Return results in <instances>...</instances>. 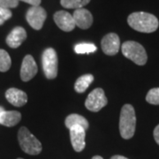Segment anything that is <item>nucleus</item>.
I'll list each match as a JSON object with an SVG mask.
<instances>
[{
  "mask_svg": "<svg viewBox=\"0 0 159 159\" xmlns=\"http://www.w3.org/2000/svg\"><path fill=\"white\" fill-rule=\"evenodd\" d=\"M97 46L93 43H78L74 46V51L77 54H87L97 51Z\"/></svg>",
  "mask_w": 159,
  "mask_h": 159,
  "instance_id": "aec40b11",
  "label": "nucleus"
},
{
  "mask_svg": "<svg viewBox=\"0 0 159 159\" xmlns=\"http://www.w3.org/2000/svg\"><path fill=\"white\" fill-rule=\"evenodd\" d=\"M131 28L142 33H152L158 29L159 21L155 15L145 11H135L127 18Z\"/></svg>",
  "mask_w": 159,
  "mask_h": 159,
  "instance_id": "f257e3e1",
  "label": "nucleus"
},
{
  "mask_svg": "<svg viewBox=\"0 0 159 159\" xmlns=\"http://www.w3.org/2000/svg\"><path fill=\"white\" fill-rule=\"evenodd\" d=\"M43 69L47 79H55L57 75V55L52 48H47L42 56Z\"/></svg>",
  "mask_w": 159,
  "mask_h": 159,
  "instance_id": "39448f33",
  "label": "nucleus"
},
{
  "mask_svg": "<svg viewBox=\"0 0 159 159\" xmlns=\"http://www.w3.org/2000/svg\"><path fill=\"white\" fill-rule=\"evenodd\" d=\"M121 51L126 58L132 60L138 66H144L148 56L144 47L134 41H126L121 45Z\"/></svg>",
  "mask_w": 159,
  "mask_h": 159,
  "instance_id": "7ed1b4c3",
  "label": "nucleus"
},
{
  "mask_svg": "<svg viewBox=\"0 0 159 159\" xmlns=\"http://www.w3.org/2000/svg\"><path fill=\"white\" fill-rule=\"evenodd\" d=\"M18 140L20 146L25 153L35 156L41 153L42 151V144L39 142V140L36 139L33 134H31L29 130L22 126L20 128L18 133Z\"/></svg>",
  "mask_w": 159,
  "mask_h": 159,
  "instance_id": "20e7f679",
  "label": "nucleus"
},
{
  "mask_svg": "<svg viewBox=\"0 0 159 159\" xmlns=\"http://www.w3.org/2000/svg\"><path fill=\"white\" fill-rule=\"evenodd\" d=\"M27 38V32L22 27H16L11 30L6 37V43L10 48L16 49L22 44Z\"/></svg>",
  "mask_w": 159,
  "mask_h": 159,
  "instance_id": "ddd939ff",
  "label": "nucleus"
},
{
  "mask_svg": "<svg viewBox=\"0 0 159 159\" xmlns=\"http://www.w3.org/2000/svg\"><path fill=\"white\" fill-rule=\"evenodd\" d=\"M136 127V116L133 105L125 104L120 112L119 118V132L122 138L125 140L134 136Z\"/></svg>",
  "mask_w": 159,
  "mask_h": 159,
  "instance_id": "f03ea898",
  "label": "nucleus"
},
{
  "mask_svg": "<svg viewBox=\"0 0 159 159\" xmlns=\"http://www.w3.org/2000/svg\"><path fill=\"white\" fill-rule=\"evenodd\" d=\"M66 126L71 129L74 126H81L85 130L89 128V122L88 120L81 115L79 114H70L66 119Z\"/></svg>",
  "mask_w": 159,
  "mask_h": 159,
  "instance_id": "dca6fc26",
  "label": "nucleus"
},
{
  "mask_svg": "<svg viewBox=\"0 0 159 159\" xmlns=\"http://www.w3.org/2000/svg\"><path fill=\"white\" fill-rule=\"evenodd\" d=\"M47 13L42 6H31L26 13V20L31 28L35 30L42 29L45 21Z\"/></svg>",
  "mask_w": 159,
  "mask_h": 159,
  "instance_id": "0eeeda50",
  "label": "nucleus"
},
{
  "mask_svg": "<svg viewBox=\"0 0 159 159\" xmlns=\"http://www.w3.org/2000/svg\"><path fill=\"white\" fill-rule=\"evenodd\" d=\"M94 81V76L92 74H84L79 77L74 84V89L78 93H83Z\"/></svg>",
  "mask_w": 159,
  "mask_h": 159,
  "instance_id": "f3484780",
  "label": "nucleus"
},
{
  "mask_svg": "<svg viewBox=\"0 0 159 159\" xmlns=\"http://www.w3.org/2000/svg\"><path fill=\"white\" fill-rule=\"evenodd\" d=\"M21 119V114L16 111H4L0 115V124L7 127L16 125Z\"/></svg>",
  "mask_w": 159,
  "mask_h": 159,
  "instance_id": "2eb2a0df",
  "label": "nucleus"
},
{
  "mask_svg": "<svg viewBox=\"0 0 159 159\" xmlns=\"http://www.w3.org/2000/svg\"><path fill=\"white\" fill-rule=\"evenodd\" d=\"M108 103V99L105 97L104 91L98 88L91 91L85 102L86 108L93 112H97Z\"/></svg>",
  "mask_w": 159,
  "mask_h": 159,
  "instance_id": "423d86ee",
  "label": "nucleus"
},
{
  "mask_svg": "<svg viewBox=\"0 0 159 159\" xmlns=\"http://www.w3.org/2000/svg\"><path fill=\"white\" fill-rule=\"evenodd\" d=\"M6 98L11 104L16 107H21L28 102V96L24 91L15 88H11L6 92Z\"/></svg>",
  "mask_w": 159,
  "mask_h": 159,
  "instance_id": "4468645a",
  "label": "nucleus"
},
{
  "mask_svg": "<svg viewBox=\"0 0 159 159\" xmlns=\"http://www.w3.org/2000/svg\"><path fill=\"white\" fill-rule=\"evenodd\" d=\"M146 101L154 105H159V88H154L148 91Z\"/></svg>",
  "mask_w": 159,
  "mask_h": 159,
  "instance_id": "412c9836",
  "label": "nucleus"
},
{
  "mask_svg": "<svg viewBox=\"0 0 159 159\" xmlns=\"http://www.w3.org/2000/svg\"><path fill=\"white\" fill-rule=\"evenodd\" d=\"M18 159H23V158H18Z\"/></svg>",
  "mask_w": 159,
  "mask_h": 159,
  "instance_id": "c85d7f7f",
  "label": "nucleus"
},
{
  "mask_svg": "<svg viewBox=\"0 0 159 159\" xmlns=\"http://www.w3.org/2000/svg\"><path fill=\"white\" fill-rule=\"evenodd\" d=\"M37 65L34 61V57L31 55H27L23 58L21 67H20V78L23 81H29L32 80L37 74Z\"/></svg>",
  "mask_w": 159,
  "mask_h": 159,
  "instance_id": "1a4fd4ad",
  "label": "nucleus"
},
{
  "mask_svg": "<svg viewBox=\"0 0 159 159\" xmlns=\"http://www.w3.org/2000/svg\"><path fill=\"white\" fill-rule=\"evenodd\" d=\"M4 111H5V109L3 108V107H0V115H1V113H2Z\"/></svg>",
  "mask_w": 159,
  "mask_h": 159,
  "instance_id": "cd10ccee",
  "label": "nucleus"
},
{
  "mask_svg": "<svg viewBox=\"0 0 159 159\" xmlns=\"http://www.w3.org/2000/svg\"><path fill=\"white\" fill-rule=\"evenodd\" d=\"M111 159H128L126 158L125 157H123V156H119V155H116V156H113Z\"/></svg>",
  "mask_w": 159,
  "mask_h": 159,
  "instance_id": "a878e982",
  "label": "nucleus"
},
{
  "mask_svg": "<svg viewBox=\"0 0 159 159\" xmlns=\"http://www.w3.org/2000/svg\"><path fill=\"white\" fill-rule=\"evenodd\" d=\"M19 1H22V2H25L27 4H29L32 6H40L42 0H19Z\"/></svg>",
  "mask_w": 159,
  "mask_h": 159,
  "instance_id": "b1692460",
  "label": "nucleus"
},
{
  "mask_svg": "<svg viewBox=\"0 0 159 159\" xmlns=\"http://www.w3.org/2000/svg\"><path fill=\"white\" fill-rule=\"evenodd\" d=\"M73 17L75 26L81 29H88L90 28L93 23V16L91 12L84 8L76 9L73 14Z\"/></svg>",
  "mask_w": 159,
  "mask_h": 159,
  "instance_id": "f8f14e48",
  "label": "nucleus"
},
{
  "mask_svg": "<svg viewBox=\"0 0 159 159\" xmlns=\"http://www.w3.org/2000/svg\"><path fill=\"white\" fill-rule=\"evenodd\" d=\"M102 51L108 56H114L119 51L120 48V40L119 35L115 33L107 34L101 42Z\"/></svg>",
  "mask_w": 159,
  "mask_h": 159,
  "instance_id": "6e6552de",
  "label": "nucleus"
},
{
  "mask_svg": "<svg viewBox=\"0 0 159 159\" xmlns=\"http://www.w3.org/2000/svg\"><path fill=\"white\" fill-rule=\"evenodd\" d=\"M11 16H12V13L10 9L0 7V26L3 25L9 19H11Z\"/></svg>",
  "mask_w": 159,
  "mask_h": 159,
  "instance_id": "4be33fe9",
  "label": "nucleus"
},
{
  "mask_svg": "<svg viewBox=\"0 0 159 159\" xmlns=\"http://www.w3.org/2000/svg\"><path fill=\"white\" fill-rule=\"evenodd\" d=\"M92 159H103L102 157H100V156H95V157H93Z\"/></svg>",
  "mask_w": 159,
  "mask_h": 159,
  "instance_id": "bb28decb",
  "label": "nucleus"
},
{
  "mask_svg": "<svg viewBox=\"0 0 159 159\" xmlns=\"http://www.w3.org/2000/svg\"><path fill=\"white\" fill-rule=\"evenodd\" d=\"M154 138H155V141L157 142V143L159 145V125L156 126V128L154 129Z\"/></svg>",
  "mask_w": 159,
  "mask_h": 159,
  "instance_id": "393cba45",
  "label": "nucleus"
},
{
  "mask_svg": "<svg viewBox=\"0 0 159 159\" xmlns=\"http://www.w3.org/2000/svg\"><path fill=\"white\" fill-rule=\"evenodd\" d=\"M90 0H60V4L63 7L67 9H80L88 5Z\"/></svg>",
  "mask_w": 159,
  "mask_h": 159,
  "instance_id": "a211bd4d",
  "label": "nucleus"
},
{
  "mask_svg": "<svg viewBox=\"0 0 159 159\" xmlns=\"http://www.w3.org/2000/svg\"><path fill=\"white\" fill-rule=\"evenodd\" d=\"M54 21L57 24L59 29L66 31L70 32L74 30L75 28V22H74V17L72 14H70L68 11H58L54 14Z\"/></svg>",
  "mask_w": 159,
  "mask_h": 159,
  "instance_id": "9b49d317",
  "label": "nucleus"
},
{
  "mask_svg": "<svg viewBox=\"0 0 159 159\" xmlns=\"http://www.w3.org/2000/svg\"><path fill=\"white\" fill-rule=\"evenodd\" d=\"M69 130H70L71 143L74 149L76 152L82 151L86 146V130L81 126H74Z\"/></svg>",
  "mask_w": 159,
  "mask_h": 159,
  "instance_id": "9d476101",
  "label": "nucleus"
},
{
  "mask_svg": "<svg viewBox=\"0 0 159 159\" xmlns=\"http://www.w3.org/2000/svg\"><path fill=\"white\" fill-rule=\"evenodd\" d=\"M11 65V59L8 52L0 49V72H7Z\"/></svg>",
  "mask_w": 159,
  "mask_h": 159,
  "instance_id": "6ab92c4d",
  "label": "nucleus"
},
{
  "mask_svg": "<svg viewBox=\"0 0 159 159\" xmlns=\"http://www.w3.org/2000/svg\"><path fill=\"white\" fill-rule=\"evenodd\" d=\"M19 6V0H0V7L7 9L15 8Z\"/></svg>",
  "mask_w": 159,
  "mask_h": 159,
  "instance_id": "5701e85b",
  "label": "nucleus"
}]
</instances>
